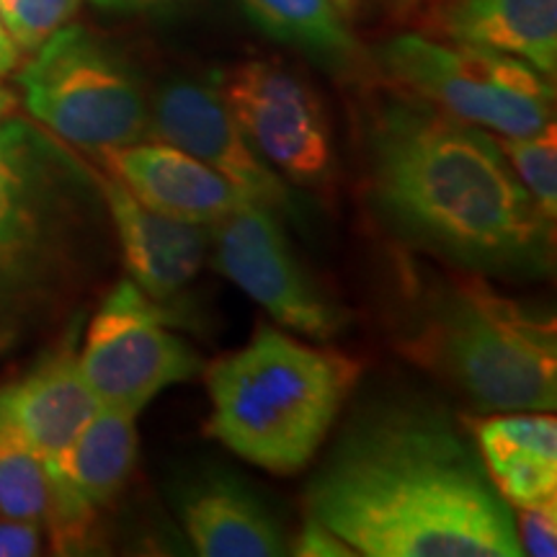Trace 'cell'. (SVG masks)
<instances>
[{
	"instance_id": "30",
	"label": "cell",
	"mask_w": 557,
	"mask_h": 557,
	"mask_svg": "<svg viewBox=\"0 0 557 557\" xmlns=\"http://www.w3.org/2000/svg\"><path fill=\"white\" fill-rule=\"evenodd\" d=\"M336 3H338V9H354V5H357V0H336Z\"/></svg>"
},
{
	"instance_id": "2",
	"label": "cell",
	"mask_w": 557,
	"mask_h": 557,
	"mask_svg": "<svg viewBox=\"0 0 557 557\" xmlns=\"http://www.w3.org/2000/svg\"><path fill=\"white\" fill-rule=\"evenodd\" d=\"M372 199L400 238L472 274L553 267L555 220L517 178L498 137L406 94L369 132Z\"/></svg>"
},
{
	"instance_id": "5",
	"label": "cell",
	"mask_w": 557,
	"mask_h": 557,
	"mask_svg": "<svg viewBox=\"0 0 557 557\" xmlns=\"http://www.w3.org/2000/svg\"><path fill=\"white\" fill-rule=\"evenodd\" d=\"M408 351L483 413L557 406L555 320L504 297L483 274L431 295Z\"/></svg>"
},
{
	"instance_id": "19",
	"label": "cell",
	"mask_w": 557,
	"mask_h": 557,
	"mask_svg": "<svg viewBox=\"0 0 557 557\" xmlns=\"http://www.w3.org/2000/svg\"><path fill=\"white\" fill-rule=\"evenodd\" d=\"M248 18L267 37L308 54L333 75L361 70L357 37L346 26L336 0H240Z\"/></svg>"
},
{
	"instance_id": "15",
	"label": "cell",
	"mask_w": 557,
	"mask_h": 557,
	"mask_svg": "<svg viewBox=\"0 0 557 557\" xmlns=\"http://www.w3.org/2000/svg\"><path fill=\"white\" fill-rule=\"evenodd\" d=\"M178 517L197 555L276 557L289 553L274 513L227 472L194 478L178 496Z\"/></svg>"
},
{
	"instance_id": "11",
	"label": "cell",
	"mask_w": 557,
	"mask_h": 557,
	"mask_svg": "<svg viewBox=\"0 0 557 557\" xmlns=\"http://www.w3.org/2000/svg\"><path fill=\"white\" fill-rule=\"evenodd\" d=\"M150 137L189 152L274 212L292 207L287 178L271 169L243 135L214 83L191 78L163 83L150 99Z\"/></svg>"
},
{
	"instance_id": "4",
	"label": "cell",
	"mask_w": 557,
	"mask_h": 557,
	"mask_svg": "<svg viewBox=\"0 0 557 557\" xmlns=\"http://www.w3.org/2000/svg\"><path fill=\"white\" fill-rule=\"evenodd\" d=\"M359 374L344 354L263 325L207 369V434L250 465L292 475L318 455Z\"/></svg>"
},
{
	"instance_id": "16",
	"label": "cell",
	"mask_w": 557,
	"mask_h": 557,
	"mask_svg": "<svg viewBox=\"0 0 557 557\" xmlns=\"http://www.w3.org/2000/svg\"><path fill=\"white\" fill-rule=\"evenodd\" d=\"M431 34L511 54L547 78L557 70V0H438Z\"/></svg>"
},
{
	"instance_id": "14",
	"label": "cell",
	"mask_w": 557,
	"mask_h": 557,
	"mask_svg": "<svg viewBox=\"0 0 557 557\" xmlns=\"http://www.w3.org/2000/svg\"><path fill=\"white\" fill-rule=\"evenodd\" d=\"M101 160L145 207L181 222L212 225L256 201L201 160L160 139L101 152Z\"/></svg>"
},
{
	"instance_id": "17",
	"label": "cell",
	"mask_w": 557,
	"mask_h": 557,
	"mask_svg": "<svg viewBox=\"0 0 557 557\" xmlns=\"http://www.w3.org/2000/svg\"><path fill=\"white\" fill-rule=\"evenodd\" d=\"M0 400L37 449L45 468L65 455L101 408L83 377L78 357L67 348L41 361L18 385L3 389Z\"/></svg>"
},
{
	"instance_id": "24",
	"label": "cell",
	"mask_w": 557,
	"mask_h": 557,
	"mask_svg": "<svg viewBox=\"0 0 557 557\" xmlns=\"http://www.w3.org/2000/svg\"><path fill=\"white\" fill-rule=\"evenodd\" d=\"M41 524L26 519H13L0 513V557H32L39 555Z\"/></svg>"
},
{
	"instance_id": "21",
	"label": "cell",
	"mask_w": 557,
	"mask_h": 557,
	"mask_svg": "<svg viewBox=\"0 0 557 557\" xmlns=\"http://www.w3.org/2000/svg\"><path fill=\"white\" fill-rule=\"evenodd\" d=\"M500 150L524 189L547 218H557V135L555 124L524 137H498Z\"/></svg>"
},
{
	"instance_id": "8",
	"label": "cell",
	"mask_w": 557,
	"mask_h": 557,
	"mask_svg": "<svg viewBox=\"0 0 557 557\" xmlns=\"http://www.w3.org/2000/svg\"><path fill=\"white\" fill-rule=\"evenodd\" d=\"M173 315L129 278L109 292L90 320L81 372L103 408L137 416L165 387L205 369L194 348L171 331Z\"/></svg>"
},
{
	"instance_id": "7",
	"label": "cell",
	"mask_w": 557,
	"mask_h": 557,
	"mask_svg": "<svg viewBox=\"0 0 557 557\" xmlns=\"http://www.w3.org/2000/svg\"><path fill=\"white\" fill-rule=\"evenodd\" d=\"M380 65L406 94L498 137H524L555 124V90L529 62L480 47L400 34Z\"/></svg>"
},
{
	"instance_id": "1",
	"label": "cell",
	"mask_w": 557,
	"mask_h": 557,
	"mask_svg": "<svg viewBox=\"0 0 557 557\" xmlns=\"http://www.w3.org/2000/svg\"><path fill=\"white\" fill-rule=\"evenodd\" d=\"M310 519L364 557H521L475 444L421 403L357 418L312 478Z\"/></svg>"
},
{
	"instance_id": "6",
	"label": "cell",
	"mask_w": 557,
	"mask_h": 557,
	"mask_svg": "<svg viewBox=\"0 0 557 557\" xmlns=\"http://www.w3.org/2000/svg\"><path fill=\"white\" fill-rule=\"evenodd\" d=\"M21 70L24 103L62 143L101 152L150 137V99L122 54L83 26H62Z\"/></svg>"
},
{
	"instance_id": "3",
	"label": "cell",
	"mask_w": 557,
	"mask_h": 557,
	"mask_svg": "<svg viewBox=\"0 0 557 557\" xmlns=\"http://www.w3.org/2000/svg\"><path fill=\"white\" fill-rule=\"evenodd\" d=\"M99 173L39 124L0 122V351L52 323L107 259Z\"/></svg>"
},
{
	"instance_id": "13",
	"label": "cell",
	"mask_w": 557,
	"mask_h": 557,
	"mask_svg": "<svg viewBox=\"0 0 557 557\" xmlns=\"http://www.w3.org/2000/svg\"><path fill=\"white\" fill-rule=\"evenodd\" d=\"M99 184L129 282L160 305L176 299L205 267L209 225L165 218L145 207L111 173H99Z\"/></svg>"
},
{
	"instance_id": "26",
	"label": "cell",
	"mask_w": 557,
	"mask_h": 557,
	"mask_svg": "<svg viewBox=\"0 0 557 557\" xmlns=\"http://www.w3.org/2000/svg\"><path fill=\"white\" fill-rule=\"evenodd\" d=\"M103 11L132 13V16H171L189 9L194 0H94Z\"/></svg>"
},
{
	"instance_id": "27",
	"label": "cell",
	"mask_w": 557,
	"mask_h": 557,
	"mask_svg": "<svg viewBox=\"0 0 557 557\" xmlns=\"http://www.w3.org/2000/svg\"><path fill=\"white\" fill-rule=\"evenodd\" d=\"M18 47L13 45V39H11V34L5 32V26H3V21H0V78H3V75H9L13 67L18 65Z\"/></svg>"
},
{
	"instance_id": "9",
	"label": "cell",
	"mask_w": 557,
	"mask_h": 557,
	"mask_svg": "<svg viewBox=\"0 0 557 557\" xmlns=\"http://www.w3.org/2000/svg\"><path fill=\"white\" fill-rule=\"evenodd\" d=\"M212 83L271 169L308 189L331 184L336 173L331 120L302 75L276 60H248Z\"/></svg>"
},
{
	"instance_id": "28",
	"label": "cell",
	"mask_w": 557,
	"mask_h": 557,
	"mask_svg": "<svg viewBox=\"0 0 557 557\" xmlns=\"http://www.w3.org/2000/svg\"><path fill=\"white\" fill-rule=\"evenodd\" d=\"M13 109H16V94L0 86V122L9 120V114Z\"/></svg>"
},
{
	"instance_id": "29",
	"label": "cell",
	"mask_w": 557,
	"mask_h": 557,
	"mask_svg": "<svg viewBox=\"0 0 557 557\" xmlns=\"http://www.w3.org/2000/svg\"><path fill=\"white\" fill-rule=\"evenodd\" d=\"M403 5H434L438 0H398Z\"/></svg>"
},
{
	"instance_id": "25",
	"label": "cell",
	"mask_w": 557,
	"mask_h": 557,
	"mask_svg": "<svg viewBox=\"0 0 557 557\" xmlns=\"http://www.w3.org/2000/svg\"><path fill=\"white\" fill-rule=\"evenodd\" d=\"M295 555L302 557H351L354 549L346 545L338 534H333L329 527L320 524V521L310 519L308 527L299 534Z\"/></svg>"
},
{
	"instance_id": "10",
	"label": "cell",
	"mask_w": 557,
	"mask_h": 557,
	"mask_svg": "<svg viewBox=\"0 0 557 557\" xmlns=\"http://www.w3.org/2000/svg\"><path fill=\"white\" fill-rule=\"evenodd\" d=\"M212 263L238 284L284 329L329 341L344 329V312L323 295L302 269L276 212L261 201H248L227 218L209 225Z\"/></svg>"
},
{
	"instance_id": "22",
	"label": "cell",
	"mask_w": 557,
	"mask_h": 557,
	"mask_svg": "<svg viewBox=\"0 0 557 557\" xmlns=\"http://www.w3.org/2000/svg\"><path fill=\"white\" fill-rule=\"evenodd\" d=\"M81 0H0V21L18 52H37L78 11Z\"/></svg>"
},
{
	"instance_id": "18",
	"label": "cell",
	"mask_w": 557,
	"mask_h": 557,
	"mask_svg": "<svg viewBox=\"0 0 557 557\" xmlns=\"http://www.w3.org/2000/svg\"><path fill=\"white\" fill-rule=\"evenodd\" d=\"M487 478L511 508L557 498V423L547 413H500L475 423Z\"/></svg>"
},
{
	"instance_id": "23",
	"label": "cell",
	"mask_w": 557,
	"mask_h": 557,
	"mask_svg": "<svg viewBox=\"0 0 557 557\" xmlns=\"http://www.w3.org/2000/svg\"><path fill=\"white\" fill-rule=\"evenodd\" d=\"M513 527H517L521 555H557V498H549L545 504L537 506L517 508V513H513Z\"/></svg>"
},
{
	"instance_id": "20",
	"label": "cell",
	"mask_w": 557,
	"mask_h": 557,
	"mask_svg": "<svg viewBox=\"0 0 557 557\" xmlns=\"http://www.w3.org/2000/svg\"><path fill=\"white\" fill-rule=\"evenodd\" d=\"M50 511V478L29 438L0 400V513L45 524Z\"/></svg>"
},
{
	"instance_id": "12",
	"label": "cell",
	"mask_w": 557,
	"mask_h": 557,
	"mask_svg": "<svg viewBox=\"0 0 557 557\" xmlns=\"http://www.w3.org/2000/svg\"><path fill=\"white\" fill-rule=\"evenodd\" d=\"M135 418L101 406L65 455L47 468L50 511L45 521L60 553H78L88 542L96 513L127 485L137 459Z\"/></svg>"
}]
</instances>
